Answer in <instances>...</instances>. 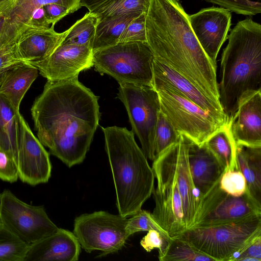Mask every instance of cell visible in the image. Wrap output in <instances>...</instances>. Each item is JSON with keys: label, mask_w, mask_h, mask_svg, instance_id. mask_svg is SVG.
Returning a JSON list of instances; mask_svg holds the SVG:
<instances>
[{"label": "cell", "mask_w": 261, "mask_h": 261, "mask_svg": "<svg viewBox=\"0 0 261 261\" xmlns=\"http://www.w3.org/2000/svg\"><path fill=\"white\" fill-rule=\"evenodd\" d=\"M96 96L72 78L47 81L31 111L38 138L68 167L81 164L100 118Z\"/></svg>", "instance_id": "obj_1"}, {"label": "cell", "mask_w": 261, "mask_h": 261, "mask_svg": "<svg viewBox=\"0 0 261 261\" xmlns=\"http://www.w3.org/2000/svg\"><path fill=\"white\" fill-rule=\"evenodd\" d=\"M146 40L154 57L220 103L217 65L207 56L179 0H150L146 14Z\"/></svg>", "instance_id": "obj_2"}, {"label": "cell", "mask_w": 261, "mask_h": 261, "mask_svg": "<svg viewBox=\"0 0 261 261\" xmlns=\"http://www.w3.org/2000/svg\"><path fill=\"white\" fill-rule=\"evenodd\" d=\"M121 216H130L141 209L154 190V175L147 158L126 127H101Z\"/></svg>", "instance_id": "obj_3"}, {"label": "cell", "mask_w": 261, "mask_h": 261, "mask_svg": "<svg viewBox=\"0 0 261 261\" xmlns=\"http://www.w3.org/2000/svg\"><path fill=\"white\" fill-rule=\"evenodd\" d=\"M228 39L218 83L220 102L227 118L243 93L261 89V25L251 18L239 21Z\"/></svg>", "instance_id": "obj_4"}, {"label": "cell", "mask_w": 261, "mask_h": 261, "mask_svg": "<svg viewBox=\"0 0 261 261\" xmlns=\"http://www.w3.org/2000/svg\"><path fill=\"white\" fill-rule=\"evenodd\" d=\"M260 234L261 215H256L215 225L191 227L175 237L188 242L214 261H230L236 253Z\"/></svg>", "instance_id": "obj_5"}, {"label": "cell", "mask_w": 261, "mask_h": 261, "mask_svg": "<svg viewBox=\"0 0 261 261\" xmlns=\"http://www.w3.org/2000/svg\"><path fill=\"white\" fill-rule=\"evenodd\" d=\"M154 57L147 42H121L93 54L94 69L107 74L119 84L152 87Z\"/></svg>", "instance_id": "obj_6"}, {"label": "cell", "mask_w": 261, "mask_h": 261, "mask_svg": "<svg viewBox=\"0 0 261 261\" xmlns=\"http://www.w3.org/2000/svg\"><path fill=\"white\" fill-rule=\"evenodd\" d=\"M177 145L178 141L163 151L153 161L151 167L157 180L152 192L155 207L152 214L171 237L187 229L177 181Z\"/></svg>", "instance_id": "obj_7"}, {"label": "cell", "mask_w": 261, "mask_h": 261, "mask_svg": "<svg viewBox=\"0 0 261 261\" xmlns=\"http://www.w3.org/2000/svg\"><path fill=\"white\" fill-rule=\"evenodd\" d=\"M152 87L158 94L161 111L178 134L184 135L191 142L202 145L224 126L197 105L153 76Z\"/></svg>", "instance_id": "obj_8"}, {"label": "cell", "mask_w": 261, "mask_h": 261, "mask_svg": "<svg viewBox=\"0 0 261 261\" xmlns=\"http://www.w3.org/2000/svg\"><path fill=\"white\" fill-rule=\"evenodd\" d=\"M117 97L124 105L132 131L137 136L147 159H155L154 135L161 111L158 94L148 86L120 83Z\"/></svg>", "instance_id": "obj_9"}, {"label": "cell", "mask_w": 261, "mask_h": 261, "mask_svg": "<svg viewBox=\"0 0 261 261\" xmlns=\"http://www.w3.org/2000/svg\"><path fill=\"white\" fill-rule=\"evenodd\" d=\"M128 219L105 211L82 214L74 221L73 233L81 247L87 252H101L99 256L120 250L130 236L127 230Z\"/></svg>", "instance_id": "obj_10"}, {"label": "cell", "mask_w": 261, "mask_h": 261, "mask_svg": "<svg viewBox=\"0 0 261 261\" xmlns=\"http://www.w3.org/2000/svg\"><path fill=\"white\" fill-rule=\"evenodd\" d=\"M0 219L4 226L28 245L56 232L43 205L29 204L10 190L0 193Z\"/></svg>", "instance_id": "obj_11"}, {"label": "cell", "mask_w": 261, "mask_h": 261, "mask_svg": "<svg viewBox=\"0 0 261 261\" xmlns=\"http://www.w3.org/2000/svg\"><path fill=\"white\" fill-rule=\"evenodd\" d=\"M219 181L201 198L195 221L190 228L261 215V204L247 191L239 197L230 195L220 189Z\"/></svg>", "instance_id": "obj_12"}, {"label": "cell", "mask_w": 261, "mask_h": 261, "mask_svg": "<svg viewBox=\"0 0 261 261\" xmlns=\"http://www.w3.org/2000/svg\"><path fill=\"white\" fill-rule=\"evenodd\" d=\"M16 165L19 178L32 186L46 183L50 177L52 166L49 154L20 113Z\"/></svg>", "instance_id": "obj_13"}, {"label": "cell", "mask_w": 261, "mask_h": 261, "mask_svg": "<svg viewBox=\"0 0 261 261\" xmlns=\"http://www.w3.org/2000/svg\"><path fill=\"white\" fill-rule=\"evenodd\" d=\"M227 123L236 144L261 146V89L243 93Z\"/></svg>", "instance_id": "obj_14"}, {"label": "cell", "mask_w": 261, "mask_h": 261, "mask_svg": "<svg viewBox=\"0 0 261 261\" xmlns=\"http://www.w3.org/2000/svg\"><path fill=\"white\" fill-rule=\"evenodd\" d=\"M93 52L90 44H60L47 58L29 62L47 81H61L79 75L93 66Z\"/></svg>", "instance_id": "obj_15"}, {"label": "cell", "mask_w": 261, "mask_h": 261, "mask_svg": "<svg viewBox=\"0 0 261 261\" xmlns=\"http://www.w3.org/2000/svg\"><path fill=\"white\" fill-rule=\"evenodd\" d=\"M191 28L204 51L217 65L220 49L228 37L231 21L228 10L211 7L189 15Z\"/></svg>", "instance_id": "obj_16"}, {"label": "cell", "mask_w": 261, "mask_h": 261, "mask_svg": "<svg viewBox=\"0 0 261 261\" xmlns=\"http://www.w3.org/2000/svg\"><path fill=\"white\" fill-rule=\"evenodd\" d=\"M81 247L73 232L59 228L56 232L29 245L24 261H76Z\"/></svg>", "instance_id": "obj_17"}, {"label": "cell", "mask_w": 261, "mask_h": 261, "mask_svg": "<svg viewBox=\"0 0 261 261\" xmlns=\"http://www.w3.org/2000/svg\"><path fill=\"white\" fill-rule=\"evenodd\" d=\"M153 76L166 83L177 93L212 115L221 125L227 122V117L221 105L205 95L195 85L168 66L154 59Z\"/></svg>", "instance_id": "obj_18"}, {"label": "cell", "mask_w": 261, "mask_h": 261, "mask_svg": "<svg viewBox=\"0 0 261 261\" xmlns=\"http://www.w3.org/2000/svg\"><path fill=\"white\" fill-rule=\"evenodd\" d=\"M188 156L192 180L201 199L220 180L225 170L204 144L198 145L190 141Z\"/></svg>", "instance_id": "obj_19"}, {"label": "cell", "mask_w": 261, "mask_h": 261, "mask_svg": "<svg viewBox=\"0 0 261 261\" xmlns=\"http://www.w3.org/2000/svg\"><path fill=\"white\" fill-rule=\"evenodd\" d=\"M68 31L57 33L54 25L48 28H25L17 37L19 54L27 62L45 59L60 45Z\"/></svg>", "instance_id": "obj_20"}, {"label": "cell", "mask_w": 261, "mask_h": 261, "mask_svg": "<svg viewBox=\"0 0 261 261\" xmlns=\"http://www.w3.org/2000/svg\"><path fill=\"white\" fill-rule=\"evenodd\" d=\"M190 142L188 138L179 134L176 158L177 181L187 229L190 228L194 223L200 199L189 166L188 153Z\"/></svg>", "instance_id": "obj_21"}, {"label": "cell", "mask_w": 261, "mask_h": 261, "mask_svg": "<svg viewBox=\"0 0 261 261\" xmlns=\"http://www.w3.org/2000/svg\"><path fill=\"white\" fill-rule=\"evenodd\" d=\"M38 69L29 63L20 64L7 71L0 82V93L5 96L17 112L20 103L36 79Z\"/></svg>", "instance_id": "obj_22"}, {"label": "cell", "mask_w": 261, "mask_h": 261, "mask_svg": "<svg viewBox=\"0 0 261 261\" xmlns=\"http://www.w3.org/2000/svg\"><path fill=\"white\" fill-rule=\"evenodd\" d=\"M50 4L64 6L72 13L81 8L80 0H13L6 28L8 39L13 40L17 38L34 9Z\"/></svg>", "instance_id": "obj_23"}, {"label": "cell", "mask_w": 261, "mask_h": 261, "mask_svg": "<svg viewBox=\"0 0 261 261\" xmlns=\"http://www.w3.org/2000/svg\"><path fill=\"white\" fill-rule=\"evenodd\" d=\"M239 170L247 182V191L261 204V146L250 147L236 144Z\"/></svg>", "instance_id": "obj_24"}, {"label": "cell", "mask_w": 261, "mask_h": 261, "mask_svg": "<svg viewBox=\"0 0 261 261\" xmlns=\"http://www.w3.org/2000/svg\"><path fill=\"white\" fill-rule=\"evenodd\" d=\"M141 14L128 13L98 21L94 36L90 43L93 52L117 44L126 27Z\"/></svg>", "instance_id": "obj_25"}, {"label": "cell", "mask_w": 261, "mask_h": 261, "mask_svg": "<svg viewBox=\"0 0 261 261\" xmlns=\"http://www.w3.org/2000/svg\"><path fill=\"white\" fill-rule=\"evenodd\" d=\"M20 113L16 112L8 99L0 93V147L12 155L16 164Z\"/></svg>", "instance_id": "obj_26"}, {"label": "cell", "mask_w": 261, "mask_h": 261, "mask_svg": "<svg viewBox=\"0 0 261 261\" xmlns=\"http://www.w3.org/2000/svg\"><path fill=\"white\" fill-rule=\"evenodd\" d=\"M203 144L223 166L225 171L239 170L236 144L227 123L214 133Z\"/></svg>", "instance_id": "obj_27"}, {"label": "cell", "mask_w": 261, "mask_h": 261, "mask_svg": "<svg viewBox=\"0 0 261 261\" xmlns=\"http://www.w3.org/2000/svg\"><path fill=\"white\" fill-rule=\"evenodd\" d=\"M150 2V0H104L89 11L100 21L128 13H146Z\"/></svg>", "instance_id": "obj_28"}, {"label": "cell", "mask_w": 261, "mask_h": 261, "mask_svg": "<svg viewBox=\"0 0 261 261\" xmlns=\"http://www.w3.org/2000/svg\"><path fill=\"white\" fill-rule=\"evenodd\" d=\"M97 22V17L89 11L68 29L60 44L82 45L90 44Z\"/></svg>", "instance_id": "obj_29"}, {"label": "cell", "mask_w": 261, "mask_h": 261, "mask_svg": "<svg viewBox=\"0 0 261 261\" xmlns=\"http://www.w3.org/2000/svg\"><path fill=\"white\" fill-rule=\"evenodd\" d=\"M159 259L160 261H214L188 242L176 237H171L165 254Z\"/></svg>", "instance_id": "obj_30"}, {"label": "cell", "mask_w": 261, "mask_h": 261, "mask_svg": "<svg viewBox=\"0 0 261 261\" xmlns=\"http://www.w3.org/2000/svg\"><path fill=\"white\" fill-rule=\"evenodd\" d=\"M29 246L5 227L0 229V261H24Z\"/></svg>", "instance_id": "obj_31"}, {"label": "cell", "mask_w": 261, "mask_h": 261, "mask_svg": "<svg viewBox=\"0 0 261 261\" xmlns=\"http://www.w3.org/2000/svg\"><path fill=\"white\" fill-rule=\"evenodd\" d=\"M179 135L168 119L160 111L155 130V159L166 149L177 142Z\"/></svg>", "instance_id": "obj_32"}, {"label": "cell", "mask_w": 261, "mask_h": 261, "mask_svg": "<svg viewBox=\"0 0 261 261\" xmlns=\"http://www.w3.org/2000/svg\"><path fill=\"white\" fill-rule=\"evenodd\" d=\"M219 186L225 192L235 197L242 196L247 190L246 179L240 170L224 172L220 179Z\"/></svg>", "instance_id": "obj_33"}, {"label": "cell", "mask_w": 261, "mask_h": 261, "mask_svg": "<svg viewBox=\"0 0 261 261\" xmlns=\"http://www.w3.org/2000/svg\"><path fill=\"white\" fill-rule=\"evenodd\" d=\"M131 216L128 219L127 223V230L130 236L139 231H148L151 229L167 233L155 220L152 213L147 211L141 209Z\"/></svg>", "instance_id": "obj_34"}, {"label": "cell", "mask_w": 261, "mask_h": 261, "mask_svg": "<svg viewBox=\"0 0 261 261\" xmlns=\"http://www.w3.org/2000/svg\"><path fill=\"white\" fill-rule=\"evenodd\" d=\"M238 14L252 16L261 12V2L254 0H204Z\"/></svg>", "instance_id": "obj_35"}, {"label": "cell", "mask_w": 261, "mask_h": 261, "mask_svg": "<svg viewBox=\"0 0 261 261\" xmlns=\"http://www.w3.org/2000/svg\"><path fill=\"white\" fill-rule=\"evenodd\" d=\"M25 63L27 62L19 54L17 40L2 47L0 48V82L7 71Z\"/></svg>", "instance_id": "obj_36"}, {"label": "cell", "mask_w": 261, "mask_h": 261, "mask_svg": "<svg viewBox=\"0 0 261 261\" xmlns=\"http://www.w3.org/2000/svg\"><path fill=\"white\" fill-rule=\"evenodd\" d=\"M146 14H141L130 21L121 34L118 43L147 42L145 28Z\"/></svg>", "instance_id": "obj_37"}, {"label": "cell", "mask_w": 261, "mask_h": 261, "mask_svg": "<svg viewBox=\"0 0 261 261\" xmlns=\"http://www.w3.org/2000/svg\"><path fill=\"white\" fill-rule=\"evenodd\" d=\"M171 237L167 233L154 229L148 231L147 233L141 240V246L147 251L154 249L159 250V259L165 253L169 246Z\"/></svg>", "instance_id": "obj_38"}, {"label": "cell", "mask_w": 261, "mask_h": 261, "mask_svg": "<svg viewBox=\"0 0 261 261\" xmlns=\"http://www.w3.org/2000/svg\"><path fill=\"white\" fill-rule=\"evenodd\" d=\"M18 178V168L13 156L0 147V179L13 183Z\"/></svg>", "instance_id": "obj_39"}, {"label": "cell", "mask_w": 261, "mask_h": 261, "mask_svg": "<svg viewBox=\"0 0 261 261\" xmlns=\"http://www.w3.org/2000/svg\"><path fill=\"white\" fill-rule=\"evenodd\" d=\"M230 261H261V234L236 253Z\"/></svg>", "instance_id": "obj_40"}, {"label": "cell", "mask_w": 261, "mask_h": 261, "mask_svg": "<svg viewBox=\"0 0 261 261\" xmlns=\"http://www.w3.org/2000/svg\"><path fill=\"white\" fill-rule=\"evenodd\" d=\"M43 8L49 23L54 26L64 17L72 13L68 8L56 4L45 5Z\"/></svg>", "instance_id": "obj_41"}, {"label": "cell", "mask_w": 261, "mask_h": 261, "mask_svg": "<svg viewBox=\"0 0 261 261\" xmlns=\"http://www.w3.org/2000/svg\"><path fill=\"white\" fill-rule=\"evenodd\" d=\"M49 25L43 7H41L32 11L22 30L28 27L48 28L50 27Z\"/></svg>", "instance_id": "obj_42"}, {"label": "cell", "mask_w": 261, "mask_h": 261, "mask_svg": "<svg viewBox=\"0 0 261 261\" xmlns=\"http://www.w3.org/2000/svg\"><path fill=\"white\" fill-rule=\"evenodd\" d=\"M12 3L0 12V48L4 45L5 29Z\"/></svg>", "instance_id": "obj_43"}, {"label": "cell", "mask_w": 261, "mask_h": 261, "mask_svg": "<svg viewBox=\"0 0 261 261\" xmlns=\"http://www.w3.org/2000/svg\"><path fill=\"white\" fill-rule=\"evenodd\" d=\"M104 0H80V7H85L89 11L92 7Z\"/></svg>", "instance_id": "obj_44"}, {"label": "cell", "mask_w": 261, "mask_h": 261, "mask_svg": "<svg viewBox=\"0 0 261 261\" xmlns=\"http://www.w3.org/2000/svg\"><path fill=\"white\" fill-rule=\"evenodd\" d=\"M13 0H0V12L10 5Z\"/></svg>", "instance_id": "obj_45"}, {"label": "cell", "mask_w": 261, "mask_h": 261, "mask_svg": "<svg viewBox=\"0 0 261 261\" xmlns=\"http://www.w3.org/2000/svg\"><path fill=\"white\" fill-rule=\"evenodd\" d=\"M4 227V225H3V223H2V221H1V219H0V229H1L2 228H3Z\"/></svg>", "instance_id": "obj_46"}]
</instances>
